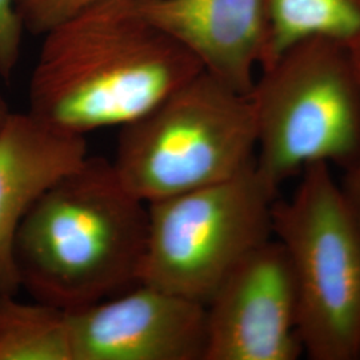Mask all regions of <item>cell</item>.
Masks as SVG:
<instances>
[{"mask_svg":"<svg viewBox=\"0 0 360 360\" xmlns=\"http://www.w3.org/2000/svg\"><path fill=\"white\" fill-rule=\"evenodd\" d=\"M148 203L131 193L112 162L87 156L30 208L15 240L20 287L72 311L139 283Z\"/></svg>","mask_w":360,"mask_h":360,"instance_id":"obj_2","label":"cell"},{"mask_svg":"<svg viewBox=\"0 0 360 360\" xmlns=\"http://www.w3.org/2000/svg\"><path fill=\"white\" fill-rule=\"evenodd\" d=\"M340 190L349 215L360 232V155L352 166L346 168V176Z\"/></svg>","mask_w":360,"mask_h":360,"instance_id":"obj_15","label":"cell"},{"mask_svg":"<svg viewBox=\"0 0 360 360\" xmlns=\"http://www.w3.org/2000/svg\"><path fill=\"white\" fill-rule=\"evenodd\" d=\"M10 114H11V111H10L8 105L6 103V101L0 96V129L4 126V123H6V120H7Z\"/></svg>","mask_w":360,"mask_h":360,"instance_id":"obj_17","label":"cell"},{"mask_svg":"<svg viewBox=\"0 0 360 360\" xmlns=\"http://www.w3.org/2000/svg\"><path fill=\"white\" fill-rule=\"evenodd\" d=\"M202 71L193 53L143 18L131 0H101L43 35L28 114L79 136L123 127Z\"/></svg>","mask_w":360,"mask_h":360,"instance_id":"obj_1","label":"cell"},{"mask_svg":"<svg viewBox=\"0 0 360 360\" xmlns=\"http://www.w3.org/2000/svg\"><path fill=\"white\" fill-rule=\"evenodd\" d=\"M267 41L260 68L309 39L352 46L360 38V0H266Z\"/></svg>","mask_w":360,"mask_h":360,"instance_id":"obj_11","label":"cell"},{"mask_svg":"<svg viewBox=\"0 0 360 360\" xmlns=\"http://www.w3.org/2000/svg\"><path fill=\"white\" fill-rule=\"evenodd\" d=\"M255 168L274 191L312 165L346 168L360 155V79L346 44L309 39L262 68L250 94Z\"/></svg>","mask_w":360,"mask_h":360,"instance_id":"obj_3","label":"cell"},{"mask_svg":"<svg viewBox=\"0 0 360 360\" xmlns=\"http://www.w3.org/2000/svg\"><path fill=\"white\" fill-rule=\"evenodd\" d=\"M150 23L176 40L203 70L250 95L267 41L266 0H131Z\"/></svg>","mask_w":360,"mask_h":360,"instance_id":"obj_9","label":"cell"},{"mask_svg":"<svg viewBox=\"0 0 360 360\" xmlns=\"http://www.w3.org/2000/svg\"><path fill=\"white\" fill-rule=\"evenodd\" d=\"M272 235L291 264L297 331L314 360L360 358V232L330 166L312 165L272 206Z\"/></svg>","mask_w":360,"mask_h":360,"instance_id":"obj_5","label":"cell"},{"mask_svg":"<svg viewBox=\"0 0 360 360\" xmlns=\"http://www.w3.org/2000/svg\"><path fill=\"white\" fill-rule=\"evenodd\" d=\"M0 360H72L68 312L0 296Z\"/></svg>","mask_w":360,"mask_h":360,"instance_id":"obj_12","label":"cell"},{"mask_svg":"<svg viewBox=\"0 0 360 360\" xmlns=\"http://www.w3.org/2000/svg\"><path fill=\"white\" fill-rule=\"evenodd\" d=\"M68 312L72 360H205L206 304L138 283Z\"/></svg>","mask_w":360,"mask_h":360,"instance_id":"obj_8","label":"cell"},{"mask_svg":"<svg viewBox=\"0 0 360 360\" xmlns=\"http://www.w3.org/2000/svg\"><path fill=\"white\" fill-rule=\"evenodd\" d=\"M96 1L101 0H13L25 31L39 37L67 16Z\"/></svg>","mask_w":360,"mask_h":360,"instance_id":"obj_13","label":"cell"},{"mask_svg":"<svg viewBox=\"0 0 360 360\" xmlns=\"http://www.w3.org/2000/svg\"><path fill=\"white\" fill-rule=\"evenodd\" d=\"M87 156L84 136L56 131L28 112L7 117L0 129V296L20 288L15 240L27 212Z\"/></svg>","mask_w":360,"mask_h":360,"instance_id":"obj_10","label":"cell"},{"mask_svg":"<svg viewBox=\"0 0 360 360\" xmlns=\"http://www.w3.org/2000/svg\"><path fill=\"white\" fill-rule=\"evenodd\" d=\"M206 311L205 360H296L304 352L292 270L278 240L247 255Z\"/></svg>","mask_w":360,"mask_h":360,"instance_id":"obj_7","label":"cell"},{"mask_svg":"<svg viewBox=\"0 0 360 360\" xmlns=\"http://www.w3.org/2000/svg\"><path fill=\"white\" fill-rule=\"evenodd\" d=\"M255 154L250 95L203 70L122 127L112 165L131 193L153 203L231 179Z\"/></svg>","mask_w":360,"mask_h":360,"instance_id":"obj_4","label":"cell"},{"mask_svg":"<svg viewBox=\"0 0 360 360\" xmlns=\"http://www.w3.org/2000/svg\"><path fill=\"white\" fill-rule=\"evenodd\" d=\"M349 50H351V56H352V60H354L355 70H356L358 77L360 79V38L352 46H349Z\"/></svg>","mask_w":360,"mask_h":360,"instance_id":"obj_16","label":"cell"},{"mask_svg":"<svg viewBox=\"0 0 360 360\" xmlns=\"http://www.w3.org/2000/svg\"><path fill=\"white\" fill-rule=\"evenodd\" d=\"M23 32L13 0H0V77L6 80L19 62Z\"/></svg>","mask_w":360,"mask_h":360,"instance_id":"obj_14","label":"cell"},{"mask_svg":"<svg viewBox=\"0 0 360 360\" xmlns=\"http://www.w3.org/2000/svg\"><path fill=\"white\" fill-rule=\"evenodd\" d=\"M276 198L254 163L231 179L148 203L139 283L207 304L232 270L270 240Z\"/></svg>","mask_w":360,"mask_h":360,"instance_id":"obj_6","label":"cell"}]
</instances>
